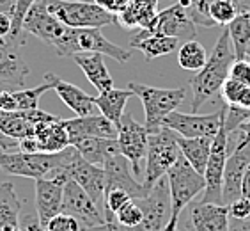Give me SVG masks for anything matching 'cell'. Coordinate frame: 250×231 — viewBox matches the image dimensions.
<instances>
[{
  "label": "cell",
  "instance_id": "e575fe53",
  "mask_svg": "<svg viewBox=\"0 0 250 231\" xmlns=\"http://www.w3.org/2000/svg\"><path fill=\"white\" fill-rule=\"evenodd\" d=\"M53 89V86L50 82H44L41 86L30 87V89H18L15 92V98L18 101V111H34L39 109V100L44 92Z\"/></svg>",
  "mask_w": 250,
  "mask_h": 231
},
{
  "label": "cell",
  "instance_id": "4dcf8cb0",
  "mask_svg": "<svg viewBox=\"0 0 250 231\" xmlns=\"http://www.w3.org/2000/svg\"><path fill=\"white\" fill-rule=\"evenodd\" d=\"M0 132L9 135L13 139H25L36 132V126L25 116V111L16 112H0Z\"/></svg>",
  "mask_w": 250,
  "mask_h": 231
},
{
  "label": "cell",
  "instance_id": "2e32d148",
  "mask_svg": "<svg viewBox=\"0 0 250 231\" xmlns=\"http://www.w3.org/2000/svg\"><path fill=\"white\" fill-rule=\"evenodd\" d=\"M20 45L9 38L0 39V87H21L29 77V66L18 52Z\"/></svg>",
  "mask_w": 250,
  "mask_h": 231
},
{
  "label": "cell",
  "instance_id": "6f0895ef",
  "mask_svg": "<svg viewBox=\"0 0 250 231\" xmlns=\"http://www.w3.org/2000/svg\"><path fill=\"white\" fill-rule=\"evenodd\" d=\"M176 230H178V219H170L168 224L162 231H176Z\"/></svg>",
  "mask_w": 250,
  "mask_h": 231
},
{
  "label": "cell",
  "instance_id": "5b68a950",
  "mask_svg": "<svg viewBox=\"0 0 250 231\" xmlns=\"http://www.w3.org/2000/svg\"><path fill=\"white\" fill-rule=\"evenodd\" d=\"M130 89L139 96L146 112V128L151 134L162 130V121L170 112L178 111V107L185 101L187 89L174 87V89H160V87L146 86V84L131 82Z\"/></svg>",
  "mask_w": 250,
  "mask_h": 231
},
{
  "label": "cell",
  "instance_id": "ffe728a7",
  "mask_svg": "<svg viewBox=\"0 0 250 231\" xmlns=\"http://www.w3.org/2000/svg\"><path fill=\"white\" fill-rule=\"evenodd\" d=\"M249 164L250 144L232 149V153L227 159L226 171H224V188H222L224 205H231L234 199L241 198V182H243Z\"/></svg>",
  "mask_w": 250,
  "mask_h": 231
},
{
  "label": "cell",
  "instance_id": "681fc988",
  "mask_svg": "<svg viewBox=\"0 0 250 231\" xmlns=\"http://www.w3.org/2000/svg\"><path fill=\"white\" fill-rule=\"evenodd\" d=\"M0 149L5 153H13V151H20V140L13 139L9 135H5L0 132Z\"/></svg>",
  "mask_w": 250,
  "mask_h": 231
},
{
  "label": "cell",
  "instance_id": "bcb514c9",
  "mask_svg": "<svg viewBox=\"0 0 250 231\" xmlns=\"http://www.w3.org/2000/svg\"><path fill=\"white\" fill-rule=\"evenodd\" d=\"M96 4L101 5L108 13H112V15H121L126 4H128V0H96Z\"/></svg>",
  "mask_w": 250,
  "mask_h": 231
},
{
  "label": "cell",
  "instance_id": "11a10c76",
  "mask_svg": "<svg viewBox=\"0 0 250 231\" xmlns=\"http://www.w3.org/2000/svg\"><path fill=\"white\" fill-rule=\"evenodd\" d=\"M238 105L245 107V109H250V86H247L241 92L240 100H238Z\"/></svg>",
  "mask_w": 250,
  "mask_h": 231
},
{
  "label": "cell",
  "instance_id": "f5cc1de1",
  "mask_svg": "<svg viewBox=\"0 0 250 231\" xmlns=\"http://www.w3.org/2000/svg\"><path fill=\"white\" fill-rule=\"evenodd\" d=\"M241 196L247 199H250V164L245 171V176H243V182H241Z\"/></svg>",
  "mask_w": 250,
  "mask_h": 231
},
{
  "label": "cell",
  "instance_id": "7a4b0ae2",
  "mask_svg": "<svg viewBox=\"0 0 250 231\" xmlns=\"http://www.w3.org/2000/svg\"><path fill=\"white\" fill-rule=\"evenodd\" d=\"M59 57H73L77 53H101L105 57H112L121 64L130 61L131 52L121 48L103 36L101 29H73L66 27L62 38L53 46Z\"/></svg>",
  "mask_w": 250,
  "mask_h": 231
},
{
  "label": "cell",
  "instance_id": "680465c9",
  "mask_svg": "<svg viewBox=\"0 0 250 231\" xmlns=\"http://www.w3.org/2000/svg\"><path fill=\"white\" fill-rule=\"evenodd\" d=\"M82 231H110L106 224H101V226H96V228H87V230H82Z\"/></svg>",
  "mask_w": 250,
  "mask_h": 231
},
{
  "label": "cell",
  "instance_id": "b9f144b4",
  "mask_svg": "<svg viewBox=\"0 0 250 231\" xmlns=\"http://www.w3.org/2000/svg\"><path fill=\"white\" fill-rule=\"evenodd\" d=\"M245 87L247 86H243V84L234 80V78L227 77V80L220 87V96L224 100V103H227V105H238V100H240L241 92H243Z\"/></svg>",
  "mask_w": 250,
  "mask_h": 231
},
{
  "label": "cell",
  "instance_id": "83f0119b",
  "mask_svg": "<svg viewBox=\"0 0 250 231\" xmlns=\"http://www.w3.org/2000/svg\"><path fill=\"white\" fill-rule=\"evenodd\" d=\"M73 146L80 151V155L87 162L101 165V167L110 155L121 151L117 139H103V137H83V139L77 140Z\"/></svg>",
  "mask_w": 250,
  "mask_h": 231
},
{
  "label": "cell",
  "instance_id": "3957f363",
  "mask_svg": "<svg viewBox=\"0 0 250 231\" xmlns=\"http://www.w3.org/2000/svg\"><path fill=\"white\" fill-rule=\"evenodd\" d=\"M181 157V149L178 146V134L167 126H162V130L149 135L147 142V153H146V171L142 185L146 192L149 194L151 188L156 185L167 174L178 159Z\"/></svg>",
  "mask_w": 250,
  "mask_h": 231
},
{
  "label": "cell",
  "instance_id": "ba28073f",
  "mask_svg": "<svg viewBox=\"0 0 250 231\" xmlns=\"http://www.w3.org/2000/svg\"><path fill=\"white\" fill-rule=\"evenodd\" d=\"M229 132L226 130V103H224V117H222L220 128L217 135L213 137L211 153L208 160L206 171H204V180H206V188L201 201L215 203V205H224L222 199V188H224V171H226L227 159H229Z\"/></svg>",
  "mask_w": 250,
  "mask_h": 231
},
{
  "label": "cell",
  "instance_id": "1f68e13d",
  "mask_svg": "<svg viewBox=\"0 0 250 231\" xmlns=\"http://www.w3.org/2000/svg\"><path fill=\"white\" fill-rule=\"evenodd\" d=\"M234 46L236 59H247V46L250 43V11L240 13L227 27Z\"/></svg>",
  "mask_w": 250,
  "mask_h": 231
},
{
  "label": "cell",
  "instance_id": "30bf717a",
  "mask_svg": "<svg viewBox=\"0 0 250 231\" xmlns=\"http://www.w3.org/2000/svg\"><path fill=\"white\" fill-rule=\"evenodd\" d=\"M142 210V222L131 231H162L170 221V190L167 176L156 182L149 194L142 199H135Z\"/></svg>",
  "mask_w": 250,
  "mask_h": 231
},
{
  "label": "cell",
  "instance_id": "f907efd6",
  "mask_svg": "<svg viewBox=\"0 0 250 231\" xmlns=\"http://www.w3.org/2000/svg\"><path fill=\"white\" fill-rule=\"evenodd\" d=\"M20 151H23V153H39V144L36 135H30V137H25V139L20 140Z\"/></svg>",
  "mask_w": 250,
  "mask_h": 231
},
{
  "label": "cell",
  "instance_id": "6da1fadb",
  "mask_svg": "<svg viewBox=\"0 0 250 231\" xmlns=\"http://www.w3.org/2000/svg\"><path fill=\"white\" fill-rule=\"evenodd\" d=\"M234 61V46H232L231 36H229V30L226 27L218 36L211 55H208V63L190 78V89H192L193 94L190 107H192L193 114L204 103L213 100L220 92L222 84L226 82L227 77H229V69H231V64Z\"/></svg>",
  "mask_w": 250,
  "mask_h": 231
},
{
  "label": "cell",
  "instance_id": "e0dca14e",
  "mask_svg": "<svg viewBox=\"0 0 250 231\" xmlns=\"http://www.w3.org/2000/svg\"><path fill=\"white\" fill-rule=\"evenodd\" d=\"M151 30L170 36V38H176L181 43H185V41L195 39L197 25L193 23L192 18L188 16L187 9H185L183 5L174 4L170 7H167L165 11H162V13H158L156 23H154V27Z\"/></svg>",
  "mask_w": 250,
  "mask_h": 231
},
{
  "label": "cell",
  "instance_id": "91938a15",
  "mask_svg": "<svg viewBox=\"0 0 250 231\" xmlns=\"http://www.w3.org/2000/svg\"><path fill=\"white\" fill-rule=\"evenodd\" d=\"M247 57L250 59V43H249V46H247Z\"/></svg>",
  "mask_w": 250,
  "mask_h": 231
},
{
  "label": "cell",
  "instance_id": "8fae6325",
  "mask_svg": "<svg viewBox=\"0 0 250 231\" xmlns=\"http://www.w3.org/2000/svg\"><path fill=\"white\" fill-rule=\"evenodd\" d=\"M61 212L69 213V215L75 217L82 224L83 230L106 224L103 210L98 207L96 203H94V199L73 178L67 180L66 185H64L62 210Z\"/></svg>",
  "mask_w": 250,
  "mask_h": 231
},
{
  "label": "cell",
  "instance_id": "ab89813d",
  "mask_svg": "<svg viewBox=\"0 0 250 231\" xmlns=\"http://www.w3.org/2000/svg\"><path fill=\"white\" fill-rule=\"evenodd\" d=\"M250 119V109L240 105H227L226 103V130L229 135L234 134L245 121Z\"/></svg>",
  "mask_w": 250,
  "mask_h": 231
},
{
  "label": "cell",
  "instance_id": "484cf974",
  "mask_svg": "<svg viewBox=\"0 0 250 231\" xmlns=\"http://www.w3.org/2000/svg\"><path fill=\"white\" fill-rule=\"evenodd\" d=\"M73 61L80 66L87 80L96 87L98 92L114 89V80L105 64V55L101 53H77L73 55Z\"/></svg>",
  "mask_w": 250,
  "mask_h": 231
},
{
  "label": "cell",
  "instance_id": "44dd1931",
  "mask_svg": "<svg viewBox=\"0 0 250 231\" xmlns=\"http://www.w3.org/2000/svg\"><path fill=\"white\" fill-rule=\"evenodd\" d=\"M190 222L193 231H229V207L204 201L190 203Z\"/></svg>",
  "mask_w": 250,
  "mask_h": 231
},
{
  "label": "cell",
  "instance_id": "4fadbf2b",
  "mask_svg": "<svg viewBox=\"0 0 250 231\" xmlns=\"http://www.w3.org/2000/svg\"><path fill=\"white\" fill-rule=\"evenodd\" d=\"M222 117H224V107H220L213 114H183L174 111L165 116L162 121V126H167L181 137H215L220 128Z\"/></svg>",
  "mask_w": 250,
  "mask_h": 231
},
{
  "label": "cell",
  "instance_id": "f6af8a7d",
  "mask_svg": "<svg viewBox=\"0 0 250 231\" xmlns=\"http://www.w3.org/2000/svg\"><path fill=\"white\" fill-rule=\"evenodd\" d=\"M18 111V101L15 98L13 91H2L0 92V112H16Z\"/></svg>",
  "mask_w": 250,
  "mask_h": 231
},
{
  "label": "cell",
  "instance_id": "816d5d0a",
  "mask_svg": "<svg viewBox=\"0 0 250 231\" xmlns=\"http://www.w3.org/2000/svg\"><path fill=\"white\" fill-rule=\"evenodd\" d=\"M13 32V16L0 13V38H9Z\"/></svg>",
  "mask_w": 250,
  "mask_h": 231
},
{
  "label": "cell",
  "instance_id": "c3c4849f",
  "mask_svg": "<svg viewBox=\"0 0 250 231\" xmlns=\"http://www.w3.org/2000/svg\"><path fill=\"white\" fill-rule=\"evenodd\" d=\"M238 134V140H236V146L234 148H243V146H249L250 144V119L245 121L243 125L234 132Z\"/></svg>",
  "mask_w": 250,
  "mask_h": 231
},
{
  "label": "cell",
  "instance_id": "9f6ffc18",
  "mask_svg": "<svg viewBox=\"0 0 250 231\" xmlns=\"http://www.w3.org/2000/svg\"><path fill=\"white\" fill-rule=\"evenodd\" d=\"M236 4H238V7H240V13L250 11V0H236Z\"/></svg>",
  "mask_w": 250,
  "mask_h": 231
},
{
  "label": "cell",
  "instance_id": "94428289",
  "mask_svg": "<svg viewBox=\"0 0 250 231\" xmlns=\"http://www.w3.org/2000/svg\"><path fill=\"white\" fill-rule=\"evenodd\" d=\"M16 231H23V230H21V228H18V230H16Z\"/></svg>",
  "mask_w": 250,
  "mask_h": 231
},
{
  "label": "cell",
  "instance_id": "d4e9b609",
  "mask_svg": "<svg viewBox=\"0 0 250 231\" xmlns=\"http://www.w3.org/2000/svg\"><path fill=\"white\" fill-rule=\"evenodd\" d=\"M36 139H38L39 151L41 153H61L62 149H66L69 144V135H67L66 126H64V119L55 117L39 123L36 126Z\"/></svg>",
  "mask_w": 250,
  "mask_h": 231
},
{
  "label": "cell",
  "instance_id": "7402d4cb",
  "mask_svg": "<svg viewBox=\"0 0 250 231\" xmlns=\"http://www.w3.org/2000/svg\"><path fill=\"white\" fill-rule=\"evenodd\" d=\"M44 82L52 84L55 92L59 94V98L64 101V105L69 107L77 114V117L92 114V111L96 109V101H94L96 96H91L89 92H85L83 89L75 86V84L66 82L61 77H57L55 73H46L44 75Z\"/></svg>",
  "mask_w": 250,
  "mask_h": 231
},
{
  "label": "cell",
  "instance_id": "8992f818",
  "mask_svg": "<svg viewBox=\"0 0 250 231\" xmlns=\"http://www.w3.org/2000/svg\"><path fill=\"white\" fill-rule=\"evenodd\" d=\"M167 182H168V190H170V219H178L185 208L197 198L199 194L204 192L206 188V180L204 174L188 164V160L183 155L178 159V162L167 171Z\"/></svg>",
  "mask_w": 250,
  "mask_h": 231
},
{
  "label": "cell",
  "instance_id": "5bb4252c",
  "mask_svg": "<svg viewBox=\"0 0 250 231\" xmlns=\"http://www.w3.org/2000/svg\"><path fill=\"white\" fill-rule=\"evenodd\" d=\"M105 192L112 188H123L133 199H142L147 196L142 183H139L133 176V169L125 155L114 153L105 160Z\"/></svg>",
  "mask_w": 250,
  "mask_h": 231
},
{
  "label": "cell",
  "instance_id": "ac0fdd59",
  "mask_svg": "<svg viewBox=\"0 0 250 231\" xmlns=\"http://www.w3.org/2000/svg\"><path fill=\"white\" fill-rule=\"evenodd\" d=\"M64 185L66 182L59 178H39L36 180V210L39 222L46 228L50 219L62 210Z\"/></svg>",
  "mask_w": 250,
  "mask_h": 231
},
{
  "label": "cell",
  "instance_id": "836d02e7",
  "mask_svg": "<svg viewBox=\"0 0 250 231\" xmlns=\"http://www.w3.org/2000/svg\"><path fill=\"white\" fill-rule=\"evenodd\" d=\"M240 15V7L236 0H211L209 2V18L215 25L229 27L231 22Z\"/></svg>",
  "mask_w": 250,
  "mask_h": 231
},
{
  "label": "cell",
  "instance_id": "7c38bea8",
  "mask_svg": "<svg viewBox=\"0 0 250 231\" xmlns=\"http://www.w3.org/2000/svg\"><path fill=\"white\" fill-rule=\"evenodd\" d=\"M117 142L121 153L125 155L131 164L133 174H140V164L147 153L149 132L146 125H140L133 119V116L126 112L117 126Z\"/></svg>",
  "mask_w": 250,
  "mask_h": 231
},
{
  "label": "cell",
  "instance_id": "ee69618b",
  "mask_svg": "<svg viewBox=\"0 0 250 231\" xmlns=\"http://www.w3.org/2000/svg\"><path fill=\"white\" fill-rule=\"evenodd\" d=\"M229 207V215L231 219H236V221H247L250 219V199L247 198H238L231 203V205H227Z\"/></svg>",
  "mask_w": 250,
  "mask_h": 231
},
{
  "label": "cell",
  "instance_id": "4316f807",
  "mask_svg": "<svg viewBox=\"0 0 250 231\" xmlns=\"http://www.w3.org/2000/svg\"><path fill=\"white\" fill-rule=\"evenodd\" d=\"M23 203L16 196L11 182L0 183V231H16L21 219Z\"/></svg>",
  "mask_w": 250,
  "mask_h": 231
},
{
  "label": "cell",
  "instance_id": "f35d334b",
  "mask_svg": "<svg viewBox=\"0 0 250 231\" xmlns=\"http://www.w3.org/2000/svg\"><path fill=\"white\" fill-rule=\"evenodd\" d=\"M130 201H133V198H131L126 190H123V188H112V190H106L105 192V205H103V215H105V213H112V215H116L121 208Z\"/></svg>",
  "mask_w": 250,
  "mask_h": 231
},
{
  "label": "cell",
  "instance_id": "d6986e66",
  "mask_svg": "<svg viewBox=\"0 0 250 231\" xmlns=\"http://www.w3.org/2000/svg\"><path fill=\"white\" fill-rule=\"evenodd\" d=\"M69 144H75L83 137H103V139H117V126L103 114H89L75 119H64Z\"/></svg>",
  "mask_w": 250,
  "mask_h": 231
},
{
  "label": "cell",
  "instance_id": "f1b7e54d",
  "mask_svg": "<svg viewBox=\"0 0 250 231\" xmlns=\"http://www.w3.org/2000/svg\"><path fill=\"white\" fill-rule=\"evenodd\" d=\"M211 137H181L178 134V146L181 149V155L188 160V164L192 165L195 171L204 174L211 153Z\"/></svg>",
  "mask_w": 250,
  "mask_h": 231
},
{
  "label": "cell",
  "instance_id": "60d3db41",
  "mask_svg": "<svg viewBox=\"0 0 250 231\" xmlns=\"http://www.w3.org/2000/svg\"><path fill=\"white\" fill-rule=\"evenodd\" d=\"M82 224L69 213H57V215L50 219V222L46 224V231H82Z\"/></svg>",
  "mask_w": 250,
  "mask_h": 231
},
{
  "label": "cell",
  "instance_id": "d590c367",
  "mask_svg": "<svg viewBox=\"0 0 250 231\" xmlns=\"http://www.w3.org/2000/svg\"><path fill=\"white\" fill-rule=\"evenodd\" d=\"M38 0H16V7L13 13V32H11L9 39L18 43L20 46L23 45V20L29 13V9L36 4Z\"/></svg>",
  "mask_w": 250,
  "mask_h": 231
},
{
  "label": "cell",
  "instance_id": "7dc6e473",
  "mask_svg": "<svg viewBox=\"0 0 250 231\" xmlns=\"http://www.w3.org/2000/svg\"><path fill=\"white\" fill-rule=\"evenodd\" d=\"M20 228L23 231H46V228L39 222L38 215H25L20 219Z\"/></svg>",
  "mask_w": 250,
  "mask_h": 231
},
{
  "label": "cell",
  "instance_id": "cb8c5ba5",
  "mask_svg": "<svg viewBox=\"0 0 250 231\" xmlns=\"http://www.w3.org/2000/svg\"><path fill=\"white\" fill-rule=\"evenodd\" d=\"M158 16V0H128L117 22L126 29L151 30Z\"/></svg>",
  "mask_w": 250,
  "mask_h": 231
},
{
  "label": "cell",
  "instance_id": "7bdbcfd3",
  "mask_svg": "<svg viewBox=\"0 0 250 231\" xmlns=\"http://www.w3.org/2000/svg\"><path fill=\"white\" fill-rule=\"evenodd\" d=\"M229 77L241 82L243 86H250V61L249 59H236L231 64Z\"/></svg>",
  "mask_w": 250,
  "mask_h": 231
},
{
  "label": "cell",
  "instance_id": "603a6c76",
  "mask_svg": "<svg viewBox=\"0 0 250 231\" xmlns=\"http://www.w3.org/2000/svg\"><path fill=\"white\" fill-rule=\"evenodd\" d=\"M130 46L135 50H139V52H142L146 61L149 63V61H153V59H156V57L168 55V53L179 50L181 41L176 38H170V36H165V34L140 29L135 36H131Z\"/></svg>",
  "mask_w": 250,
  "mask_h": 231
},
{
  "label": "cell",
  "instance_id": "74e56055",
  "mask_svg": "<svg viewBox=\"0 0 250 231\" xmlns=\"http://www.w3.org/2000/svg\"><path fill=\"white\" fill-rule=\"evenodd\" d=\"M209 2L211 0H192L187 7L188 16L197 27H215V22L209 18Z\"/></svg>",
  "mask_w": 250,
  "mask_h": 231
},
{
  "label": "cell",
  "instance_id": "277c9868",
  "mask_svg": "<svg viewBox=\"0 0 250 231\" xmlns=\"http://www.w3.org/2000/svg\"><path fill=\"white\" fill-rule=\"evenodd\" d=\"M50 15L73 29H101L116 23L117 15H112L96 2H73V0H43Z\"/></svg>",
  "mask_w": 250,
  "mask_h": 231
},
{
  "label": "cell",
  "instance_id": "d6a6232c",
  "mask_svg": "<svg viewBox=\"0 0 250 231\" xmlns=\"http://www.w3.org/2000/svg\"><path fill=\"white\" fill-rule=\"evenodd\" d=\"M208 63L206 48L199 41H185L178 50V64L187 71H199Z\"/></svg>",
  "mask_w": 250,
  "mask_h": 231
},
{
  "label": "cell",
  "instance_id": "6125c7cd",
  "mask_svg": "<svg viewBox=\"0 0 250 231\" xmlns=\"http://www.w3.org/2000/svg\"><path fill=\"white\" fill-rule=\"evenodd\" d=\"M0 39H4V38H0Z\"/></svg>",
  "mask_w": 250,
  "mask_h": 231
},
{
  "label": "cell",
  "instance_id": "8d00e7d4",
  "mask_svg": "<svg viewBox=\"0 0 250 231\" xmlns=\"http://www.w3.org/2000/svg\"><path fill=\"white\" fill-rule=\"evenodd\" d=\"M116 221L125 231L135 230L142 222V210H140L139 203L135 201V199L130 203H126L125 207L116 213Z\"/></svg>",
  "mask_w": 250,
  "mask_h": 231
},
{
  "label": "cell",
  "instance_id": "f546056e",
  "mask_svg": "<svg viewBox=\"0 0 250 231\" xmlns=\"http://www.w3.org/2000/svg\"><path fill=\"white\" fill-rule=\"evenodd\" d=\"M131 96H135V92L130 87L128 89H116L114 87V89L100 92L94 101H96V107L100 109L101 114L108 117L116 126H119L121 119L125 116V107Z\"/></svg>",
  "mask_w": 250,
  "mask_h": 231
},
{
  "label": "cell",
  "instance_id": "be15d7a7",
  "mask_svg": "<svg viewBox=\"0 0 250 231\" xmlns=\"http://www.w3.org/2000/svg\"><path fill=\"white\" fill-rule=\"evenodd\" d=\"M176 231H179V230H176Z\"/></svg>",
  "mask_w": 250,
  "mask_h": 231
},
{
  "label": "cell",
  "instance_id": "52a82bcc",
  "mask_svg": "<svg viewBox=\"0 0 250 231\" xmlns=\"http://www.w3.org/2000/svg\"><path fill=\"white\" fill-rule=\"evenodd\" d=\"M64 149L61 153H23V151H13L5 153L0 149V169L13 176L21 178H46L53 169L62 167Z\"/></svg>",
  "mask_w": 250,
  "mask_h": 231
},
{
  "label": "cell",
  "instance_id": "9c48e42d",
  "mask_svg": "<svg viewBox=\"0 0 250 231\" xmlns=\"http://www.w3.org/2000/svg\"><path fill=\"white\" fill-rule=\"evenodd\" d=\"M62 167L103 210V205H105V169L101 165L87 162L75 146H67L64 149Z\"/></svg>",
  "mask_w": 250,
  "mask_h": 231
},
{
  "label": "cell",
  "instance_id": "db71d44e",
  "mask_svg": "<svg viewBox=\"0 0 250 231\" xmlns=\"http://www.w3.org/2000/svg\"><path fill=\"white\" fill-rule=\"evenodd\" d=\"M15 7H16V0H0V13L13 16Z\"/></svg>",
  "mask_w": 250,
  "mask_h": 231
},
{
  "label": "cell",
  "instance_id": "9a60e30c",
  "mask_svg": "<svg viewBox=\"0 0 250 231\" xmlns=\"http://www.w3.org/2000/svg\"><path fill=\"white\" fill-rule=\"evenodd\" d=\"M64 30H66V25L61 23L53 15H50L43 0L36 2L23 20V32L32 34L50 46L57 45L59 39L62 38Z\"/></svg>",
  "mask_w": 250,
  "mask_h": 231
}]
</instances>
